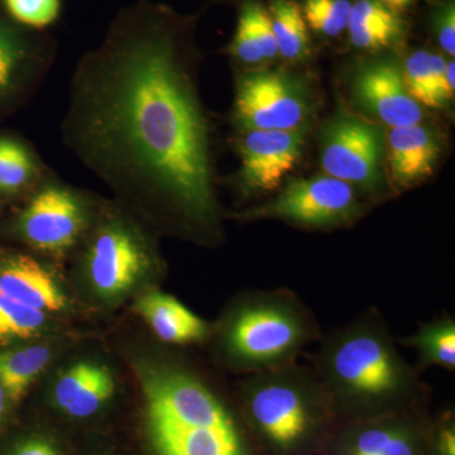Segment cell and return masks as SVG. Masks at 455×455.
Wrapping results in <instances>:
<instances>
[{"label": "cell", "instance_id": "obj_1", "mask_svg": "<svg viewBox=\"0 0 455 455\" xmlns=\"http://www.w3.org/2000/svg\"><path fill=\"white\" fill-rule=\"evenodd\" d=\"M197 20L154 0L119 9L75 68L61 139L136 220L214 245L223 229Z\"/></svg>", "mask_w": 455, "mask_h": 455}, {"label": "cell", "instance_id": "obj_2", "mask_svg": "<svg viewBox=\"0 0 455 455\" xmlns=\"http://www.w3.org/2000/svg\"><path fill=\"white\" fill-rule=\"evenodd\" d=\"M309 366L334 409L358 418L392 415L429 396L420 368L401 355L390 324L376 307L323 334Z\"/></svg>", "mask_w": 455, "mask_h": 455}, {"label": "cell", "instance_id": "obj_3", "mask_svg": "<svg viewBox=\"0 0 455 455\" xmlns=\"http://www.w3.org/2000/svg\"><path fill=\"white\" fill-rule=\"evenodd\" d=\"M140 379L155 455H250L217 383L187 359H149Z\"/></svg>", "mask_w": 455, "mask_h": 455}, {"label": "cell", "instance_id": "obj_4", "mask_svg": "<svg viewBox=\"0 0 455 455\" xmlns=\"http://www.w3.org/2000/svg\"><path fill=\"white\" fill-rule=\"evenodd\" d=\"M323 334L307 302L280 287L238 293L212 325L208 341L221 366L244 377L298 363Z\"/></svg>", "mask_w": 455, "mask_h": 455}, {"label": "cell", "instance_id": "obj_5", "mask_svg": "<svg viewBox=\"0 0 455 455\" xmlns=\"http://www.w3.org/2000/svg\"><path fill=\"white\" fill-rule=\"evenodd\" d=\"M236 396L248 421L272 451H301L325 423L334 406L309 364L242 377Z\"/></svg>", "mask_w": 455, "mask_h": 455}, {"label": "cell", "instance_id": "obj_6", "mask_svg": "<svg viewBox=\"0 0 455 455\" xmlns=\"http://www.w3.org/2000/svg\"><path fill=\"white\" fill-rule=\"evenodd\" d=\"M97 212L86 232L84 275L99 299L116 302L157 274L160 257L145 227L119 204Z\"/></svg>", "mask_w": 455, "mask_h": 455}, {"label": "cell", "instance_id": "obj_7", "mask_svg": "<svg viewBox=\"0 0 455 455\" xmlns=\"http://www.w3.org/2000/svg\"><path fill=\"white\" fill-rule=\"evenodd\" d=\"M368 211L355 188L325 175L296 180L274 199L235 212L233 218L243 223L278 220L304 229L333 230L353 226Z\"/></svg>", "mask_w": 455, "mask_h": 455}, {"label": "cell", "instance_id": "obj_8", "mask_svg": "<svg viewBox=\"0 0 455 455\" xmlns=\"http://www.w3.org/2000/svg\"><path fill=\"white\" fill-rule=\"evenodd\" d=\"M235 122L243 131L307 130L313 97L307 77L286 71H253L239 77Z\"/></svg>", "mask_w": 455, "mask_h": 455}, {"label": "cell", "instance_id": "obj_9", "mask_svg": "<svg viewBox=\"0 0 455 455\" xmlns=\"http://www.w3.org/2000/svg\"><path fill=\"white\" fill-rule=\"evenodd\" d=\"M385 133L379 125L352 114L338 113L323 128L320 163L326 175L379 199L385 190Z\"/></svg>", "mask_w": 455, "mask_h": 455}, {"label": "cell", "instance_id": "obj_10", "mask_svg": "<svg viewBox=\"0 0 455 455\" xmlns=\"http://www.w3.org/2000/svg\"><path fill=\"white\" fill-rule=\"evenodd\" d=\"M92 217L82 193L60 182H46L20 214L18 232L33 250L59 256L82 241Z\"/></svg>", "mask_w": 455, "mask_h": 455}, {"label": "cell", "instance_id": "obj_11", "mask_svg": "<svg viewBox=\"0 0 455 455\" xmlns=\"http://www.w3.org/2000/svg\"><path fill=\"white\" fill-rule=\"evenodd\" d=\"M305 130L244 131L239 142V185L245 196H266L300 163Z\"/></svg>", "mask_w": 455, "mask_h": 455}, {"label": "cell", "instance_id": "obj_12", "mask_svg": "<svg viewBox=\"0 0 455 455\" xmlns=\"http://www.w3.org/2000/svg\"><path fill=\"white\" fill-rule=\"evenodd\" d=\"M350 90L362 109L388 127H406L423 122V107L407 92L403 68L390 56L376 57L358 65Z\"/></svg>", "mask_w": 455, "mask_h": 455}, {"label": "cell", "instance_id": "obj_13", "mask_svg": "<svg viewBox=\"0 0 455 455\" xmlns=\"http://www.w3.org/2000/svg\"><path fill=\"white\" fill-rule=\"evenodd\" d=\"M56 41L46 31L0 18V101L42 85L55 61Z\"/></svg>", "mask_w": 455, "mask_h": 455}, {"label": "cell", "instance_id": "obj_14", "mask_svg": "<svg viewBox=\"0 0 455 455\" xmlns=\"http://www.w3.org/2000/svg\"><path fill=\"white\" fill-rule=\"evenodd\" d=\"M116 388V377L106 363L83 359L56 377L52 397L66 415L86 419L98 414L112 400Z\"/></svg>", "mask_w": 455, "mask_h": 455}, {"label": "cell", "instance_id": "obj_15", "mask_svg": "<svg viewBox=\"0 0 455 455\" xmlns=\"http://www.w3.org/2000/svg\"><path fill=\"white\" fill-rule=\"evenodd\" d=\"M0 291L49 315L68 305L55 275L27 254H8L0 259Z\"/></svg>", "mask_w": 455, "mask_h": 455}, {"label": "cell", "instance_id": "obj_16", "mask_svg": "<svg viewBox=\"0 0 455 455\" xmlns=\"http://www.w3.org/2000/svg\"><path fill=\"white\" fill-rule=\"evenodd\" d=\"M392 178L401 188H411L430 178L438 164L442 145L427 125L391 128L387 136Z\"/></svg>", "mask_w": 455, "mask_h": 455}, {"label": "cell", "instance_id": "obj_17", "mask_svg": "<svg viewBox=\"0 0 455 455\" xmlns=\"http://www.w3.org/2000/svg\"><path fill=\"white\" fill-rule=\"evenodd\" d=\"M134 310L145 319L156 337L170 346H190L211 338L212 324L178 299L157 290L140 296Z\"/></svg>", "mask_w": 455, "mask_h": 455}, {"label": "cell", "instance_id": "obj_18", "mask_svg": "<svg viewBox=\"0 0 455 455\" xmlns=\"http://www.w3.org/2000/svg\"><path fill=\"white\" fill-rule=\"evenodd\" d=\"M454 60H444L438 53L416 50L403 66L406 90L420 106L445 108L455 92Z\"/></svg>", "mask_w": 455, "mask_h": 455}, {"label": "cell", "instance_id": "obj_19", "mask_svg": "<svg viewBox=\"0 0 455 455\" xmlns=\"http://www.w3.org/2000/svg\"><path fill=\"white\" fill-rule=\"evenodd\" d=\"M406 29L401 14L379 0H353L347 32L355 50L377 52L398 46L405 40Z\"/></svg>", "mask_w": 455, "mask_h": 455}, {"label": "cell", "instance_id": "obj_20", "mask_svg": "<svg viewBox=\"0 0 455 455\" xmlns=\"http://www.w3.org/2000/svg\"><path fill=\"white\" fill-rule=\"evenodd\" d=\"M370 421L348 436L346 455H419V436L411 424L387 416Z\"/></svg>", "mask_w": 455, "mask_h": 455}, {"label": "cell", "instance_id": "obj_21", "mask_svg": "<svg viewBox=\"0 0 455 455\" xmlns=\"http://www.w3.org/2000/svg\"><path fill=\"white\" fill-rule=\"evenodd\" d=\"M52 343H33L0 349V383L11 405H16L56 357Z\"/></svg>", "mask_w": 455, "mask_h": 455}, {"label": "cell", "instance_id": "obj_22", "mask_svg": "<svg viewBox=\"0 0 455 455\" xmlns=\"http://www.w3.org/2000/svg\"><path fill=\"white\" fill-rule=\"evenodd\" d=\"M397 343L415 350L419 359L416 366L421 371L430 367L455 371V320L449 314L420 323L414 333L397 339Z\"/></svg>", "mask_w": 455, "mask_h": 455}, {"label": "cell", "instance_id": "obj_23", "mask_svg": "<svg viewBox=\"0 0 455 455\" xmlns=\"http://www.w3.org/2000/svg\"><path fill=\"white\" fill-rule=\"evenodd\" d=\"M267 9L276 38L278 55L302 62L311 55L310 29L295 0H269Z\"/></svg>", "mask_w": 455, "mask_h": 455}, {"label": "cell", "instance_id": "obj_24", "mask_svg": "<svg viewBox=\"0 0 455 455\" xmlns=\"http://www.w3.org/2000/svg\"><path fill=\"white\" fill-rule=\"evenodd\" d=\"M49 314L32 309L0 291V343L27 340L50 328Z\"/></svg>", "mask_w": 455, "mask_h": 455}, {"label": "cell", "instance_id": "obj_25", "mask_svg": "<svg viewBox=\"0 0 455 455\" xmlns=\"http://www.w3.org/2000/svg\"><path fill=\"white\" fill-rule=\"evenodd\" d=\"M38 173L32 152L20 140L0 137V191L17 194L28 187Z\"/></svg>", "mask_w": 455, "mask_h": 455}, {"label": "cell", "instance_id": "obj_26", "mask_svg": "<svg viewBox=\"0 0 455 455\" xmlns=\"http://www.w3.org/2000/svg\"><path fill=\"white\" fill-rule=\"evenodd\" d=\"M353 0H304L307 28L324 38H338L348 28Z\"/></svg>", "mask_w": 455, "mask_h": 455}, {"label": "cell", "instance_id": "obj_27", "mask_svg": "<svg viewBox=\"0 0 455 455\" xmlns=\"http://www.w3.org/2000/svg\"><path fill=\"white\" fill-rule=\"evenodd\" d=\"M11 17L20 25L44 31L59 20L62 0H2Z\"/></svg>", "mask_w": 455, "mask_h": 455}, {"label": "cell", "instance_id": "obj_28", "mask_svg": "<svg viewBox=\"0 0 455 455\" xmlns=\"http://www.w3.org/2000/svg\"><path fill=\"white\" fill-rule=\"evenodd\" d=\"M430 26L439 46L449 57L455 55V2L442 0L434 5Z\"/></svg>", "mask_w": 455, "mask_h": 455}, {"label": "cell", "instance_id": "obj_29", "mask_svg": "<svg viewBox=\"0 0 455 455\" xmlns=\"http://www.w3.org/2000/svg\"><path fill=\"white\" fill-rule=\"evenodd\" d=\"M229 52L236 61L242 62L243 65L256 66L266 62L247 18L239 12L235 36L229 44Z\"/></svg>", "mask_w": 455, "mask_h": 455}, {"label": "cell", "instance_id": "obj_30", "mask_svg": "<svg viewBox=\"0 0 455 455\" xmlns=\"http://www.w3.org/2000/svg\"><path fill=\"white\" fill-rule=\"evenodd\" d=\"M5 455H60L57 449L47 440L32 438L12 445Z\"/></svg>", "mask_w": 455, "mask_h": 455}, {"label": "cell", "instance_id": "obj_31", "mask_svg": "<svg viewBox=\"0 0 455 455\" xmlns=\"http://www.w3.org/2000/svg\"><path fill=\"white\" fill-rule=\"evenodd\" d=\"M440 425L435 434V448L438 455H455V427L451 415Z\"/></svg>", "mask_w": 455, "mask_h": 455}, {"label": "cell", "instance_id": "obj_32", "mask_svg": "<svg viewBox=\"0 0 455 455\" xmlns=\"http://www.w3.org/2000/svg\"><path fill=\"white\" fill-rule=\"evenodd\" d=\"M386 7L392 9V11L400 13L403 9L409 8L410 5L414 4L416 0H379Z\"/></svg>", "mask_w": 455, "mask_h": 455}, {"label": "cell", "instance_id": "obj_33", "mask_svg": "<svg viewBox=\"0 0 455 455\" xmlns=\"http://www.w3.org/2000/svg\"><path fill=\"white\" fill-rule=\"evenodd\" d=\"M9 405H11V403H9L7 394H5L4 387H3L2 383H0V425L4 421Z\"/></svg>", "mask_w": 455, "mask_h": 455}, {"label": "cell", "instance_id": "obj_34", "mask_svg": "<svg viewBox=\"0 0 455 455\" xmlns=\"http://www.w3.org/2000/svg\"><path fill=\"white\" fill-rule=\"evenodd\" d=\"M209 3H235L236 5L242 2V0H206Z\"/></svg>", "mask_w": 455, "mask_h": 455}]
</instances>
